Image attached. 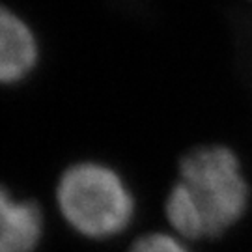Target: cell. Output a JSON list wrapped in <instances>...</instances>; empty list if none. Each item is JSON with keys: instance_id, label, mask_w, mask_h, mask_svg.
I'll return each mask as SVG.
<instances>
[{"instance_id": "1", "label": "cell", "mask_w": 252, "mask_h": 252, "mask_svg": "<svg viewBox=\"0 0 252 252\" xmlns=\"http://www.w3.org/2000/svg\"><path fill=\"white\" fill-rule=\"evenodd\" d=\"M251 202L252 185L239 153L207 142L181 155L178 178L164 198V217L181 239H217L243 220Z\"/></svg>"}, {"instance_id": "2", "label": "cell", "mask_w": 252, "mask_h": 252, "mask_svg": "<svg viewBox=\"0 0 252 252\" xmlns=\"http://www.w3.org/2000/svg\"><path fill=\"white\" fill-rule=\"evenodd\" d=\"M58 213L73 232L107 241L124 234L136 217V196L112 164L82 159L67 164L54 185Z\"/></svg>"}, {"instance_id": "3", "label": "cell", "mask_w": 252, "mask_h": 252, "mask_svg": "<svg viewBox=\"0 0 252 252\" xmlns=\"http://www.w3.org/2000/svg\"><path fill=\"white\" fill-rule=\"evenodd\" d=\"M41 62V43L34 27L19 11L0 2V86L28 81Z\"/></svg>"}, {"instance_id": "4", "label": "cell", "mask_w": 252, "mask_h": 252, "mask_svg": "<svg viewBox=\"0 0 252 252\" xmlns=\"http://www.w3.org/2000/svg\"><path fill=\"white\" fill-rule=\"evenodd\" d=\"M45 234V215L36 200L0 183V252H34Z\"/></svg>"}, {"instance_id": "5", "label": "cell", "mask_w": 252, "mask_h": 252, "mask_svg": "<svg viewBox=\"0 0 252 252\" xmlns=\"http://www.w3.org/2000/svg\"><path fill=\"white\" fill-rule=\"evenodd\" d=\"M127 252H190L183 239L166 232H150L133 241Z\"/></svg>"}, {"instance_id": "6", "label": "cell", "mask_w": 252, "mask_h": 252, "mask_svg": "<svg viewBox=\"0 0 252 252\" xmlns=\"http://www.w3.org/2000/svg\"><path fill=\"white\" fill-rule=\"evenodd\" d=\"M247 2H249V4H252V0H247Z\"/></svg>"}]
</instances>
